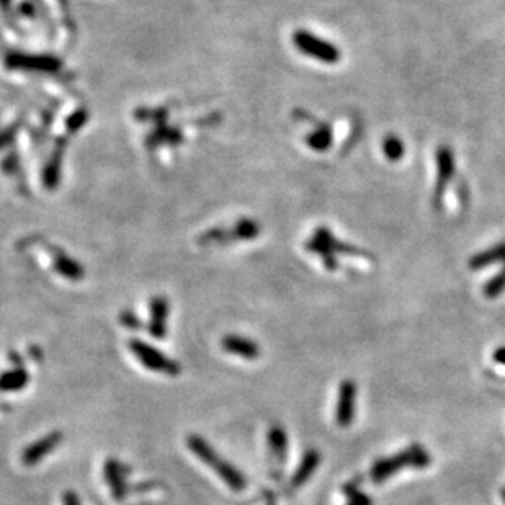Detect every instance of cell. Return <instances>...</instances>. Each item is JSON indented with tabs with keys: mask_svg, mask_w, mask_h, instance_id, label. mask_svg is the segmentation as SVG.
Segmentation results:
<instances>
[{
	"mask_svg": "<svg viewBox=\"0 0 505 505\" xmlns=\"http://www.w3.org/2000/svg\"><path fill=\"white\" fill-rule=\"evenodd\" d=\"M430 456L428 453L424 450L420 445H412L409 446L405 451H401L399 455L391 456V458H383V460H378L371 468V479L375 483H383L384 479H388L389 476L398 473L399 469H403L404 466H412V468H426V466L430 465Z\"/></svg>",
	"mask_w": 505,
	"mask_h": 505,
	"instance_id": "6da1fadb",
	"label": "cell"
},
{
	"mask_svg": "<svg viewBox=\"0 0 505 505\" xmlns=\"http://www.w3.org/2000/svg\"><path fill=\"white\" fill-rule=\"evenodd\" d=\"M293 45L296 46L300 53L318 59L320 63L335 64L342 59V53L337 46L308 30H296L293 33Z\"/></svg>",
	"mask_w": 505,
	"mask_h": 505,
	"instance_id": "7a4b0ae2",
	"label": "cell"
},
{
	"mask_svg": "<svg viewBox=\"0 0 505 505\" xmlns=\"http://www.w3.org/2000/svg\"><path fill=\"white\" fill-rule=\"evenodd\" d=\"M130 350L138 358L141 365L150 371L164 373V375L169 376H176L180 373V365L177 362H173L172 358L164 355L159 348L149 345V343L143 341H131Z\"/></svg>",
	"mask_w": 505,
	"mask_h": 505,
	"instance_id": "3957f363",
	"label": "cell"
},
{
	"mask_svg": "<svg viewBox=\"0 0 505 505\" xmlns=\"http://www.w3.org/2000/svg\"><path fill=\"white\" fill-rule=\"evenodd\" d=\"M455 176V155L448 146H440L437 149V183L433 192V206L440 210L446 185Z\"/></svg>",
	"mask_w": 505,
	"mask_h": 505,
	"instance_id": "277c9868",
	"label": "cell"
},
{
	"mask_svg": "<svg viewBox=\"0 0 505 505\" xmlns=\"http://www.w3.org/2000/svg\"><path fill=\"white\" fill-rule=\"evenodd\" d=\"M61 442H63V433L51 432L43 438H40V440L33 442L31 445H28L25 450H23L22 461L25 463L26 466H35L38 463L43 461L51 451H54L56 448L59 446Z\"/></svg>",
	"mask_w": 505,
	"mask_h": 505,
	"instance_id": "5b68a950",
	"label": "cell"
},
{
	"mask_svg": "<svg viewBox=\"0 0 505 505\" xmlns=\"http://www.w3.org/2000/svg\"><path fill=\"white\" fill-rule=\"evenodd\" d=\"M355 399H357V386L353 381H343L339 389V403L335 419L342 427L350 426L355 417Z\"/></svg>",
	"mask_w": 505,
	"mask_h": 505,
	"instance_id": "8992f818",
	"label": "cell"
},
{
	"mask_svg": "<svg viewBox=\"0 0 505 505\" xmlns=\"http://www.w3.org/2000/svg\"><path fill=\"white\" fill-rule=\"evenodd\" d=\"M223 348L231 355L245 358V360H256V358L261 357V347L257 345L256 342L250 341L247 337H242V335H226L223 339Z\"/></svg>",
	"mask_w": 505,
	"mask_h": 505,
	"instance_id": "52a82bcc",
	"label": "cell"
},
{
	"mask_svg": "<svg viewBox=\"0 0 505 505\" xmlns=\"http://www.w3.org/2000/svg\"><path fill=\"white\" fill-rule=\"evenodd\" d=\"M167 316L169 303L164 298H154L150 303V323L149 332L155 339H164L167 334Z\"/></svg>",
	"mask_w": 505,
	"mask_h": 505,
	"instance_id": "ba28073f",
	"label": "cell"
},
{
	"mask_svg": "<svg viewBox=\"0 0 505 505\" xmlns=\"http://www.w3.org/2000/svg\"><path fill=\"white\" fill-rule=\"evenodd\" d=\"M215 473L218 474L219 478L224 481L226 485L233 490H242V489H245V485H247V479H245V476L240 473V471L235 468L234 465H231L229 461H226L224 458H221L218 466L215 468Z\"/></svg>",
	"mask_w": 505,
	"mask_h": 505,
	"instance_id": "9c48e42d",
	"label": "cell"
},
{
	"mask_svg": "<svg viewBox=\"0 0 505 505\" xmlns=\"http://www.w3.org/2000/svg\"><path fill=\"white\" fill-rule=\"evenodd\" d=\"M319 461H320V455L318 450L306 451V455L303 456V461H301V465L298 466V469H296V473L291 479L293 488H300V485H303L306 481H308L311 476L314 474V471L318 469Z\"/></svg>",
	"mask_w": 505,
	"mask_h": 505,
	"instance_id": "30bf717a",
	"label": "cell"
},
{
	"mask_svg": "<svg viewBox=\"0 0 505 505\" xmlns=\"http://www.w3.org/2000/svg\"><path fill=\"white\" fill-rule=\"evenodd\" d=\"M499 262H505V242H500L497 245H494V247L483 250V252L476 254L474 257H471L469 268H473V270H481V268L494 265V263Z\"/></svg>",
	"mask_w": 505,
	"mask_h": 505,
	"instance_id": "8fae6325",
	"label": "cell"
},
{
	"mask_svg": "<svg viewBox=\"0 0 505 505\" xmlns=\"http://www.w3.org/2000/svg\"><path fill=\"white\" fill-rule=\"evenodd\" d=\"M268 446H270L272 455L278 463H283L286 460L288 435L285 428L280 426H273L270 428V432H268Z\"/></svg>",
	"mask_w": 505,
	"mask_h": 505,
	"instance_id": "7c38bea8",
	"label": "cell"
},
{
	"mask_svg": "<svg viewBox=\"0 0 505 505\" xmlns=\"http://www.w3.org/2000/svg\"><path fill=\"white\" fill-rule=\"evenodd\" d=\"M332 141L334 138L330 126L320 123L318 128L306 138V144H308L313 150H316V153H325V150L332 148Z\"/></svg>",
	"mask_w": 505,
	"mask_h": 505,
	"instance_id": "4fadbf2b",
	"label": "cell"
},
{
	"mask_svg": "<svg viewBox=\"0 0 505 505\" xmlns=\"http://www.w3.org/2000/svg\"><path fill=\"white\" fill-rule=\"evenodd\" d=\"M105 476L108 484H110L113 497L121 500L125 497L126 492V484H125V478H123V468L118 465L116 461H108L107 463V468H105Z\"/></svg>",
	"mask_w": 505,
	"mask_h": 505,
	"instance_id": "5bb4252c",
	"label": "cell"
},
{
	"mask_svg": "<svg viewBox=\"0 0 505 505\" xmlns=\"http://www.w3.org/2000/svg\"><path fill=\"white\" fill-rule=\"evenodd\" d=\"M306 247H308V250H311V252L320 256L324 265L327 267L329 270H337L339 262H337V258H335V250L330 247L325 240L318 238V235H314V238L311 239L308 244H306Z\"/></svg>",
	"mask_w": 505,
	"mask_h": 505,
	"instance_id": "9a60e30c",
	"label": "cell"
},
{
	"mask_svg": "<svg viewBox=\"0 0 505 505\" xmlns=\"http://www.w3.org/2000/svg\"><path fill=\"white\" fill-rule=\"evenodd\" d=\"M30 381V375L25 370H10L0 376V391L3 393H15L25 388Z\"/></svg>",
	"mask_w": 505,
	"mask_h": 505,
	"instance_id": "2e32d148",
	"label": "cell"
},
{
	"mask_svg": "<svg viewBox=\"0 0 505 505\" xmlns=\"http://www.w3.org/2000/svg\"><path fill=\"white\" fill-rule=\"evenodd\" d=\"M383 153L386 159L391 160V162H398V160L404 157L405 146L396 134H388L383 141Z\"/></svg>",
	"mask_w": 505,
	"mask_h": 505,
	"instance_id": "e0dca14e",
	"label": "cell"
},
{
	"mask_svg": "<svg viewBox=\"0 0 505 505\" xmlns=\"http://www.w3.org/2000/svg\"><path fill=\"white\" fill-rule=\"evenodd\" d=\"M56 268H58V272L61 273V275L69 278V280H80V278L84 277V268L80 267L79 263L70 261V258H65V257L59 258Z\"/></svg>",
	"mask_w": 505,
	"mask_h": 505,
	"instance_id": "ac0fdd59",
	"label": "cell"
},
{
	"mask_svg": "<svg viewBox=\"0 0 505 505\" xmlns=\"http://www.w3.org/2000/svg\"><path fill=\"white\" fill-rule=\"evenodd\" d=\"M504 290H505V265L502 270H500V273H497V275L492 277L488 281V285L484 286V295L488 296V298H497Z\"/></svg>",
	"mask_w": 505,
	"mask_h": 505,
	"instance_id": "d6986e66",
	"label": "cell"
},
{
	"mask_svg": "<svg viewBox=\"0 0 505 505\" xmlns=\"http://www.w3.org/2000/svg\"><path fill=\"white\" fill-rule=\"evenodd\" d=\"M345 492L348 494V497H350L352 502L350 505H371V500L368 499L365 494H362L355 485H347Z\"/></svg>",
	"mask_w": 505,
	"mask_h": 505,
	"instance_id": "ffe728a7",
	"label": "cell"
},
{
	"mask_svg": "<svg viewBox=\"0 0 505 505\" xmlns=\"http://www.w3.org/2000/svg\"><path fill=\"white\" fill-rule=\"evenodd\" d=\"M64 505H80V500H79V495L75 492H65L64 494V499H63Z\"/></svg>",
	"mask_w": 505,
	"mask_h": 505,
	"instance_id": "44dd1931",
	"label": "cell"
},
{
	"mask_svg": "<svg viewBox=\"0 0 505 505\" xmlns=\"http://www.w3.org/2000/svg\"><path fill=\"white\" fill-rule=\"evenodd\" d=\"M492 358H494L495 362L499 363V365L505 366V347H499V348H495V352H494Z\"/></svg>",
	"mask_w": 505,
	"mask_h": 505,
	"instance_id": "7402d4cb",
	"label": "cell"
},
{
	"mask_svg": "<svg viewBox=\"0 0 505 505\" xmlns=\"http://www.w3.org/2000/svg\"><path fill=\"white\" fill-rule=\"evenodd\" d=\"M500 494H502V500H504V504H505V488L502 490H500Z\"/></svg>",
	"mask_w": 505,
	"mask_h": 505,
	"instance_id": "603a6c76",
	"label": "cell"
},
{
	"mask_svg": "<svg viewBox=\"0 0 505 505\" xmlns=\"http://www.w3.org/2000/svg\"><path fill=\"white\" fill-rule=\"evenodd\" d=\"M0 2H2V3H3V6H7V3H8V2H10V0H0Z\"/></svg>",
	"mask_w": 505,
	"mask_h": 505,
	"instance_id": "cb8c5ba5",
	"label": "cell"
}]
</instances>
